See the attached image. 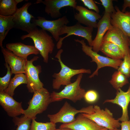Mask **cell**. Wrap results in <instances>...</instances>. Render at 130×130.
<instances>
[{
  "instance_id": "1",
  "label": "cell",
  "mask_w": 130,
  "mask_h": 130,
  "mask_svg": "<svg viewBox=\"0 0 130 130\" xmlns=\"http://www.w3.org/2000/svg\"><path fill=\"white\" fill-rule=\"evenodd\" d=\"M27 38L32 40L34 46L43 57V61L48 63L49 54L52 53L55 46L52 36L46 31L37 27L30 33L20 37L22 40Z\"/></svg>"
},
{
  "instance_id": "2",
  "label": "cell",
  "mask_w": 130,
  "mask_h": 130,
  "mask_svg": "<svg viewBox=\"0 0 130 130\" xmlns=\"http://www.w3.org/2000/svg\"><path fill=\"white\" fill-rule=\"evenodd\" d=\"M33 97L28 103L27 108L23 110L22 114L32 119L36 118V116L45 111L51 103L50 94L43 87L34 93Z\"/></svg>"
},
{
  "instance_id": "3",
  "label": "cell",
  "mask_w": 130,
  "mask_h": 130,
  "mask_svg": "<svg viewBox=\"0 0 130 130\" xmlns=\"http://www.w3.org/2000/svg\"><path fill=\"white\" fill-rule=\"evenodd\" d=\"M63 52L62 49H60L55 56L58 59L61 69L58 73H54L52 75V77L54 78L52 80V87L55 89L58 90L62 85L65 86L71 83L72 78L76 75L81 73L90 74L91 73L90 69L81 68L74 69L66 65L62 62L61 58V54Z\"/></svg>"
},
{
  "instance_id": "4",
  "label": "cell",
  "mask_w": 130,
  "mask_h": 130,
  "mask_svg": "<svg viewBox=\"0 0 130 130\" xmlns=\"http://www.w3.org/2000/svg\"><path fill=\"white\" fill-rule=\"evenodd\" d=\"M83 76V73L78 74L75 82L65 85L61 91L59 92L53 91L51 93V103L61 101L64 99L75 103L84 98L86 92L80 85Z\"/></svg>"
},
{
  "instance_id": "5",
  "label": "cell",
  "mask_w": 130,
  "mask_h": 130,
  "mask_svg": "<svg viewBox=\"0 0 130 130\" xmlns=\"http://www.w3.org/2000/svg\"><path fill=\"white\" fill-rule=\"evenodd\" d=\"M74 40L81 44L82 49L87 55L90 57L92 60L91 62H95L97 65L96 70L90 75L89 78H91L95 76H98L99 70L101 68L106 67H112L117 70L122 62L121 60L114 59L107 57L102 56L94 51L92 47L86 45L84 40L75 39Z\"/></svg>"
},
{
  "instance_id": "6",
  "label": "cell",
  "mask_w": 130,
  "mask_h": 130,
  "mask_svg": "<svg viewBox=\"0 0 130 130\" xmlns=\"http://www.w3.org/2000/svg\"><path fill=\"white\" fill-rule=\"evenodd\" d=\"M81 113L98 125L109 130L118 128L121 126V123L119 120L114 118L112 113L106 108L104 110L101 109L99 106L95 105L93 106V111L91 113Z\"/></svg>"
},
{
  "instance_id": "7",
  "label": "cell",
  "mask_w": 130,
  "mask_h": 130,
  "mask_svg": "<svg viewBox=\"0 0 130 130\" xmlns=\"http://www.w3.org/2000/svg\"><path fill=\"white\" fill-rule=\"evenodd\" d=\"M89 111V106L77 110L66 101L58 112L53 114H48L47 117L50 122L54 124L61 123L63 124H67L75 120V116L77 114L79 113H88Z\"/></svg>"
},
{
  "instance_id": "8",
  "label": "cell",
  "mask_w": 130,
  "mask_h": 130,
  "mask_svg": "<svg viewBox=\"0 0 130 130\" xmlns=\"http://www.w3.org/2000/svg\"><path fill=\"white\" fill-rule=\"evenodd\" d=\"M32 5L30 2L25 3L18 8L13 16L14 28L29 33L36 28L37 26L31 22L34 16L28 12L29 7Z\"/></svg>"
},
{
  "instance_id": "9",
  "label": "cell",
  "mask_w": 130,
  "mask_h": 130,
  "mask_svg": "<svg viewBox=\"0 0 130 130\" xmlns=\"http://www.w3.org/2000/svg\"><path fill=\"white\" fill-rule=\"evenodd\" d=\"M93 31V28L84 26L78 22L73 26H65L61 28L59 35L60 36L65 34H67L65 37H60L57 44V48L58 49H60L62 45V41L64 39L72 35L84 38L87 40L90 46H92L93 41L92 33Z\"/></svg>"
},
{
  "instance_id": "10",
  "label": "cell",
  "mask_w": 130,
  "mask_h": 130,
  "mask_svg": "<svg viewBox=\"0 0 130 130\" xmlns=\"http://www.w3.org/2000/svg\"><path fill=\"white\" fill-rule=\"evenodd\" d=\"M39 58L38 56H35L30 60H27L26 61L25 74L27 81V87L30 93H34L43 87L44 85L39 76L42 72L41 67L39 65L34 66L33 63Z\"/></svg>"
},
{
  "instance_id": "11",
  "label": "cell",
  "mask_w": 130,
  "mask_h": 130,
  "mask_svg": "<svg viewBox=\"0 0 130 130\" xmlns=\"http://www.w3.org/2000/svg\"><path fill=\"white\" fill-rule=\"evenodd\" d=\"M32 20V22L37 26L50 32L57 42L60 39L59 33L61 28L69 22L66 16L53 20H47L44 17L39 16L37 17V19H33Z\"/></svg>"
},
{
  "instance_id": "12",
  "label": "cell",
  "mask_w": 130,
  "mask_h": 130,
  "mask_svg": "<svg viewBox=\"0 0 130 130\" xmlns=\"http://www.w3.org/2000/svg\"><path fill=\"white\" fill-rule=\"evenodd\" d=\"M39 3L45 5V12L53 18L62 16L60 11L62 8L69 6L75 9L77 6L76 0H38L36 2V3Z\"/></svg>"
},
{
  "instance_id": "13",
  "label": "cell",
  "mask_w": 130,
  "mask_h": 130,
  "mask_svg": "<svg viewBox=\"0 0 130 130\" xmlns=\"http://www.w3.org/2000/svg\"><path fill=\"white\" fill-rule=\"evenodd\" d=\"M129 38L119 28L113 26L107 32L103 41H110L122 49L126 55L130 54Z\"/></svg>"
},
{
  "instance_id": "14",
  "label": "cell",
  "mask_w": 130,
  "mask_h": 130,
  "mask_svg": "<svg viewBox=\"0 0 130 130\" xmlns=\"http://www.w3.org/2000/svg\"><path fill=\"white\" fill-rule=\"evenodd\" d=\"M78 12L74 14V18L78 22L87 26L93 28H97V20L102 18L98 13L88 10L83 6L77 5L75 9Z\"/></svg>"
},
{
  "instance_id": "15",
  "label": "cell",
  "mask_w": 130,
  "mask_h": 130,
  "mask_svg": "<svg viewBox=\"0 0 130 130\" xmlns=\"http://www.w3.org/2000/svg\"><path fill=\"white\" fill-rule=\"evenodd\" d=\"M115 97L113 99L105 100L103 104L110 103L117 104L122 109L121 117L117 119L121 122L129 120L128 113V106L130 102V84L126 91H124L120 88L117 91Z\"/></svg>"
},
{
  "instance_id": "16",
  "label": "cell",
  "mask_w": 130,
  "mask_h": 130,
  "mask_svg": "<svg viewBox=\"0 0 130 130\" xmlns=\"http://www.w3.org/2000/svg\"><path fill=\"white\" fill-rule=\"evenodd\" d=\"M0 104L9 117L13 118L22 114V102L16 101L4 91H0Z\"/></svg>"
},
{
  "instance_id": "17",
  "label": "cell",
  "mask_w": 130,
  "mask_h": 130,
  "mask_svg": "<svg viewBox=\"0 0 130 130\" xmlns=\"http://www.w3.org/2000/svg\"><path fill=\"white\" fill-rule=\"evenodd\" d=\"M111 14L104 12L98 22L97 34L93 40L92 46L93 50L97 53L99 51L100 47L105 34L113 27L110 22Z\"/></svg>"
},
{
  "instance_id": "18",
  "label": "cell",
  "mask_w": 130,
  "mask_h": 130,
  "mask_svg": "<svg viewBox=\"0 0 130 130\" xmlns=\"http://www.w3.org/2000/svg\"><path fill=\"white\" fill-rule=\"evenodd\" d=\"M115 8L116 12L111 15V25L119 28L130 38V11L123 13L116 6Z\"/></svg>"
},
{
  "instance_id": "19",
  "label": "cell",
  "mask_w": 130,
  "mask_h": 130,
  "mask_svg": "<svg viewBox=\"0 0 130 130\" xmlns=\"http://www.w3.org/2000/svg\"><path fill=\"white\" fill-rule=\"evenodd\" d=\"M1 52L5 58L13 74L25 73L26 61L25 58L19 57L11 51L3 47L1 48Z\"/></svg>"
},
{
  "instance_id": "20",
  "label": "cell",
  "mask_w": 130,
  "mask_h": 130,
  "mask_svg": "<svg viewBox=\"0 0 130 130\" xmlns=\"http://www.w3.org/2000/svg\"><path fill=\"white\" fill-rule=\"evenodd\" d=\"M103 127L99 126L92 120L84 117L81 113L75 120L67 124H62L60 128H67L73 130H100Z\"/></svg>"
},
{
  "instance_id": "21",
  "label": "cell",
  "mask_w": 130,
  "mask_h": 130,
  "mask_svg": "<svg viewBox=\"0 0 130 130\" xmlns=\"http://www.w3.org/2000/svg\"><path fill=\"white\" fill-rule=\"evenodd\" d=\"M6 47L17 56L26 60L29 55H37L39 53L34 46L27 45L20 42L8 43Z\"/></svg>"
},
{
  "instance_id": "22",
  "label": "cell",
  "mask_w": 130,
  "mask_h": 130,
  "mask_svg": "<svg viewBox=\"0 0 130 130\" xmlns=\"http://www.w3.org/2000/svg\"><path fill=\"white\" fill-rule=\"evenodd\" d=\"M99 51L107 57L114 59H123L125 55L118 46L109 41H103L100 47Z\"/></svg>"
},
{
  "instance_id": "23",
  "label": "cell",
  "mask_w": 130,
  "mask_h": 130,
  "mask_svg": "<svg viewBox=\"0 0 130 130\" xmlns=\"http://www.w3.org/2000/svg\"><path fill=\"white\" fill-rule=\"evenodd\" d=\"M13 16L0 15V46L3 47V42L9 31L14 28Z\"/></svg>"
},
{
  "instance_id": "24",
  "label": "cell",
  "mask_w": 130,
  "mask_h": 130,
  "mask_svg": "<svg viewBox=\"0 0 130 130\" xmlns=\"http://www.w3.org/2000/svg\"><path fill=\"white\" fill-rule=\"evenodd\" d=\"M27 84V79L25 74L19 73L15 74L13 78H11L8 87L4 91L13 97L14 90L18 86L22 84Z\"/></svg>"
},
{
  "instance_id": "25",
  "label": "cell",
  "mask_w": 130,
  "mask_h": 130,
  "mask_svg": "<svg viewBox=\"0 0 130 130\" xmlns=\"http://www.w3.org/2000/svg\"><path fill=\"white\" fill-rule=\"evenodd\" d=\"M18 4L15 0H0V15L5 16H13L18 9Z\"/></svg>"
},
{
  "instance_id": "26",
  "label": "cell",
  "mask_w": 130,
  "mask_h": 130,
  "mask_svg": "<svg viewBox=\"0 0 130 130\" xmlns=\"http://www.w3.org/2000/svg\"><path fill=\"white\" fill-rule=\"evenodd\" d=\"M128 78L125 75L117 70L113 73L109 82L117 91L129 83Z\"/></svg>"
},
{
  "instance_id": "27",
  "label": "cell",
  "mask_w": 130,
  "mask_h": 130,
  "mask_svg": "<svg viewBox=\"0 0 130 130\" xmlns=\"http://www.w3.org/2000/svg\"><path fill=\"white\" fill-rule=\"evenodd\" d=\"M13 121L15 125H17L16 130H30L32 119L25 115L20 117L13 118Z\"/></svg>"
},
{
  "instance_id": "28",
  "label": "cell",
  "mask_w": 130,
  "mask_h": 130,
  "mask_svg": "<svg viewBox=\"0 0 130 130\" xmlns=\"http://www.w3.org/2000/svg\"><path fill=\"white\" fill-rule=\"evenodd\" d=\"M36 118L32 119L30 130H55L56 124L51 122L45 123L37 122Z\"/></svg>"
},
{
  "instance_id": "29",
  "label": "cell",
  "mask_w": 130,
  "mask_h": 130,
  "mask_svg": "<svg viewBox=\"0 0 130 130\" xmlns=\"http://www.w3.org/2000/svg\"><path fill=\"white\" fill-rule=\"evenodd\" d=\"M4 65L7 69V72L4 77L0 78V91H4L7 88L13 74L8 63L5 62Z\"/></svg>"
},
{
  "instance_id": "30",
  "label": "cell",
  "mask_w": 130,
  "mask_h": 130,
  "mask_svg": "<svg viewBox=\"0 0 130 130\" xmlns=\"http://www.w3.org/2000/svg\"><path fill=\"white\" fill-rule=\"evenodd\" d=\"M117 70L128 78L130 77V54L125 55Z\"/></svg>"
},
{
  "instance_id": "31",
  "label": "cell",
  "mask_w": 130,
  "mask_h": 130,
  "mask_svg": "<svg viewBox=\"0 0 130 130\" xmlns=\"http://www.w3.org/2000/svg\"><path fill=\"white\" fill-rule=\"evenodd\" d=\"M98 94L95 90H91L86 92L84 96L85 100L89 103L95 102L98 99Z\"/></svg>"
},
{
  "instance_id": "32",
  "label": "cell",
  "mask_w": 130,
  "mask_h": 130,
  "mask_svg": "<svg viewBox=\"0 0 130 130\" xmlns=\"http://www.w3.org/2000/svg\"><path fill=\"white\" fill-rule=\"evenodd\" d=\"M112 0H100L105 8L104 12L112 14L115 13L116 10L113 5Z\"/></svg>"
},
{
  "instance_id": "33",
  "label": "cell",
  "mask_w": 130,
  "mask_h": 130,
  "mask_svg": "<svg viewBox=\"0 0 130 130\" xmlns=\"http://www.w3.org/2000/svg\"><path fill=\"white\" fill-rule=\"evenodd\" d=\"M84 5L89 9L94 10L95 12L99 13V10L98 6L93 0H81Z\"/></svg>"
},
{
  "instance_id": "34",
  "label": "cell",
  "mask_w": 130,
  "mask_h": 130,
  "mask_svg": "<svg viewBox=\"0 0 130 130\" xmlns=\"http://www.w3.org/2000/svg\"><path fill=\"white\" fill-rule=\"evenodd\" d=\"M121 130H130V120L122 122L121 124Z\"/></svg>"
},
{
  "instance_id": "35",
  "label": "cell",
  "mask_w": 130,
  "mask_h": 130,
  "mask_svg": "<svg viewBox=\"0 0 130 130\" xmlns=\"http://www.w3.org/2000/svg\"><path fill=\"white\" fill-rule=\"evenodd\" d=\"M122 7L121 11L123 13L126 12V9L127 7H129L130 8V0H124Z\"/></svg>"
},
{
  "instance_id": "36",
  "label": "cell",
  "mask_w": 130,
  "mask_h": 130,
  "mask_svg": "<svg viewBox=\"0 0 130 130\" xmlns=\"http://www.w3.org/2000/svg\"><path fill=\"white\" fill-rule=\"evenodd\" d=\"M55 130H73L71 129L67 128H59L58 129H56Z\"/></svg>"
},
{
  "instance_id": "37",
  "label": "cell",
  "mask_w": 130,
  "mask_h": 130,
  "mask_svg": "<svg viewBox=\"0 0 130 130\" xmlns=\"http://www.w3.org/2000/svg\"><path fill=\"white\" fill-rule=\"evenodd\" d=\"M100 130H120L118 129V128H116L114 129L111 130L108 129L105 127H103L102 128H101V129Z\"/></svg>"
},
{
  "instance_id": "38",
  "label": "cell",
  "mask_w": 130,
  "mask_h": 130,
  "mask_svg": "<svg viewBox=\"0 0 130 130\" xmlns=\"http://www.w3.org/2000/svg\"><path fill=\"white\" fill-rule=\"evenodd\" d=\"M17 2L18 4L23 1V0H15Z\"/></svg>"
},
{
  "instance_id": "39",
  "label": "cell",
  "mask_w": 130,
  "mask_h": 130,
  "mask_svg": "<svg viewBox=\"0 0 130 130\" xmlns=\"http://www.w3.org/2000/svg\"><path fill=\"white\" fill-rule=\"evenodd\" d=\"M129 42L130 44V38L129 37Z\"/></svg>"
}]
</instances>
